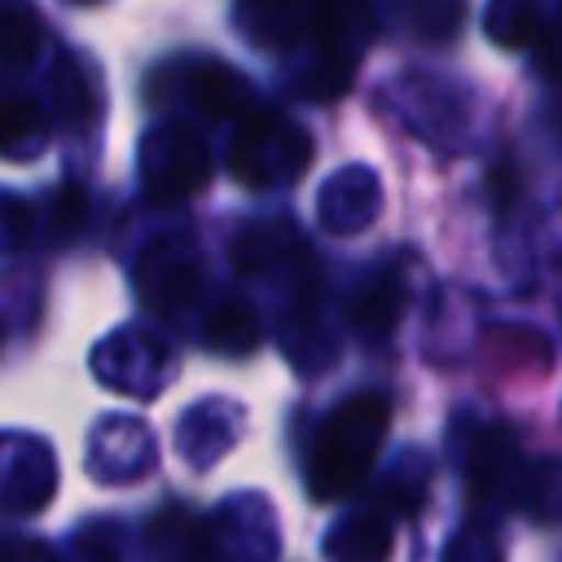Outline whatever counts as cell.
<instances>
[{"label": "cell", "mask_w": 562, "mask_h": 562, "mask_svg": "<svg viewBox=\"0 0 562 562\" xmlns=\"http://www.w3.org/2000/svg\"><path fill=\"white\" fill-rule=\"evenodd\" d=\"M540 70L549 83H562V13L558 22L544 31V44H540Z\"/></svg>", "instance_id": "cell-6"}, {"label": "cell", "mask_w": 562, "mask_h": 562, "mask_svg": "<svg viewBox=\"0 0 562 562\" xmlns=\"http://www.w3.org/2000/svg\"><path fill=\"white\" fill-rule=\"evenodd\" d=\"M391 426V404L382 395H351L342 400L316 430L312 457H307V487L316 501H342L351 496Z\"/></svg>", "instance_id": "cell-1"}, {"label": "cell", "mask_w": 562, "mask_h": 562, "mask_svg": "<svg viewBox=\"0 0 562 562\" xmlns=\"http://www.w3.org/2000/svg\"><path fill=\"white\" fill-rule=\"evenodd\" d=\"M40 132V110L26 97H0V154H18L13 140H31Z\"/></svg>", "instance_id": "cell-5"}, {"label": "cell", "mask_w": 562, "mask_h": 562, "mask_svg": "<svg viewBox=\"0 0 562 562\" xmlns=\"http://www.w3.org/2000/svg\"><path fill=\"white\" fill-rule=\"evenodd\" d=\"M193 92H198V101H202L206 114H228V110H237L241 101H250V88L237 83L224 66H206Z\"/></svg>", "instance_id": "cell-4"}, {"label": "cell", "mask_w": 562, "mask_h": 562, "mask_svg": "<svg viewBox=\"0 0 562 562\" xmlns=\"http://www.w3.org/2000/svg\"><path fill=\"white\" fill-rule=\"evenodd\" d=\"M206 342L215 347V351H224V356H241V351H250L255 342H259V321H255V312L246 307V303H220L215 312H211V321H206Z\"/></svg>", "instance_id": "cell-3"}, {"label": "cell", "mask_w": 562, "mask_h": 562, "mask_svg": "<svg viewBox=\"0 0 562 562\" xmlns=\"http://www.w3.org/2000/svg\"><path fill=\"white\" fill-rule=\"evenodd\" d=\"M329 562H386L391 558V527L382 514H351L325 540Z\"/></svg>", "instance_id": "cell-2"}]
</instances>
